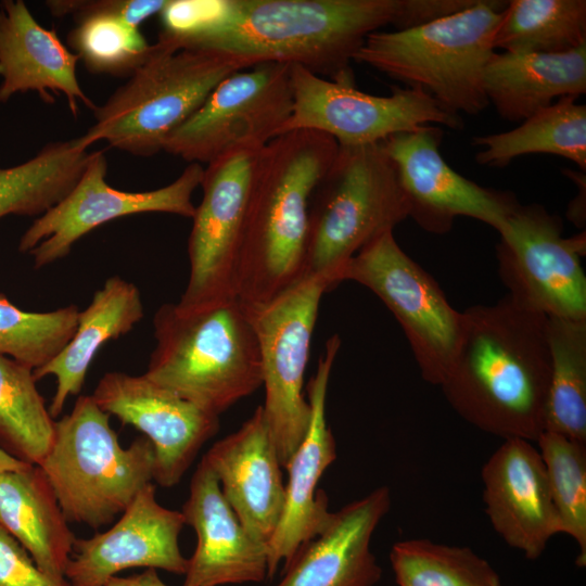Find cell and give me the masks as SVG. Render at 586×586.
Segmentation results:
<instances>
[{
	"label": "cell",
	"mask_w": 586,
	"mask_h": 586,
	"mask_svg": "<svg viewBox=\"0 0 586 586\" xmlns=\"http://www.w3.org/2000/svg\"><path fill=\"white\" fill-rule=\"evenodd\" d=\"M391 505L390 488L379 486L332 512L323 530L296 550L275 586H375L382 569L370 542Z\"/></svg>",
	"instance_id": "obj_23"
},
{
	"label": "cell",
	"mask_w": 586,
	"mask_h": 586,
	"mask_svg": "<svg viewBox=\"0 0 586 586\" xmlns=\"http://www.w3.org/2000/svg\"><path fill=\"white\" fill-rule=\"evenodd\" d=\"M388 557L398 586H504L469 547L411 538L395 543Z\"/></svg>",
	"instance_id": "obj_33"
},
{
	"label": "cell",
	"mask_w": 586,
	"mask_h": 586,
	"mask_svg": "<svg viewBox=\"0 0 586 586\" xmlns=\"http://www.w3.org/2000/svg\"><path fill=\"white\" fill-rule=\"evenodd\" d=\"M409 213L396 166L381 143L339 146L311 196L303 279L322 275L334 288L348 260Z\"/></svg>",
	"instance_id": "obj_8"
},
{
	"label": "cell",
	"mask_w": 586,
	"mask_h": 586,
	"mask_svg": "<svg viewBox=\"0 0 586 586\" xmlns=\"http://www.w3.org/2000/svg\"><path fill=\"white\" fill-rule=\"evenodd\" d=\"M563 533L578 546L576 564L586 565V443L544 431L536 441Z\"/></svg>",
	"instance_id": "obj_35"
},
{
	"label": "cell",
	"mask_w": 586,
	"mask_h": 586,
	"mask_svg": "<svg viewBox=\"0 0 586 586\" xmlns=\"http://www.w3.org/2000/svg\"><path fill=\"white\" fill-rule=\"evenodd\" d=\"M291 82L292 113L279 136L311 130L330 136L339 146H359L422 125L463 126L460 115L446 111L419 88L396 87L390 95H373L297 65L291 66Z\"/></svg>",
	"instance_id": "obj_14"
},
{
	"label": "cell",
	"mask_w": 586,
	"mask_h": 586,
	"mask_svg": "<svg viewBox=\"0 0 586 586\" xmlns=\"http://www.w3.org/2000/svg\"><path fill=\"white\" fill-rule=\"evenodd\" d=\"M202 459L244 528L267 545L282 514L285 483L262 405Z\"/></svg>",
	"instance_id": "obj_22"
},
{
	"label": "cell",
	"mask_w": 586,
	"mask_h": 586,
	"mask_svg": "<svg viewBox=\"0 0 586 586\" xmlns=\"http://www.w3.org/2000/svg\"><path fill=\"white\" fill-rule=\"evenodd\" d=\"M551 373L545 431L586 443V319L547 318Z\"/></svg>",
	"instance_id": "obj_30"
},
{
	"label": "cell",
	"mask_w": 586,
	"mask_h": 586,
	"mask_svg": "<svg viewBox=\"0 0 586 586\" xmlns=\"http://www.w3.org/2000/svg\"><path fill=\"white\" fill-rule=\"evenodd\" d=\"M156 486L146 484L109 530L74 542L64 577L72 586H105L130 568L164 570L184 575L188 559L179 546L181 511L156 500Z\"/></svg>",
	"instance_id": "obj_18"
},
{
	"label": "cell",
	"mask_w": 586,
	"mask_h": 586,
	"mask_svg": "<svg viewBox=\"0 0 586 586\" xmlns=\"http://www.w3.org/2000/svg\"><path fill=\"white\" fill-rule=\"evenodd\" d=\"M483 502L493 530L528 560L563 533L538 449L524 440H504L482 468Z\"/></svg>",
	"instance_id": "obj_20"
},
{
	"label": "cell",
	"mask_w": 586,
	"mask_h": 586,
	"mask_svg": "<svg viewBox=\"0 0 586 586\" xmlns=\"http://www.w3.org/2000/svg\"><path fill=\"white\" fill-rule=\"evenodd\" d=\"M291 66L260 63L221 80L167 138L165 152L206 165L239 148L266 146L292 113Z\"/></svg>",
	"instance_id": "obj_13"
},
{
	"label": "cell",
	"mask_w": 586,
	"mask_h": 586,
	"mask_svg": "<svg viewBox=\"0 0 586 586\" xmlns=\"http://www.w3.org/2000/svg\"><path fill=\"white\" fill-rule=\"evenodd\" d=\"M550 373L547 317L505 296L462 310L460 340L440 387L476 429L533 443L545 431Z\"/></svg>",
	"instance_id": "obj_2"
},
{
	"label": "cell",
	"mask_w": 586,
	"mask_h": 586,
	"mask_svg": "<svg viewBox=\"0 0 586 586\" xmlns=\"http://www.w3.org/2000/svg\"><path fill=\"white\" fill-rule=\"evenodd\" d=\"M105 586H168L158 576L155 569H145L142 573L130 576L111 577Z\"/></svg>",
	"instance_id": "obj_40"
},
{
	"label": "cell",
	"mask_w": 586,
	"mask_h": 586,
	"mask_svg": "<svg viewBox=\"0 0 586 586\" xmlns=\"http://www.w3.org/2000/svg\"><path fill=\"white\" fill-rule=\"evenodd\" d=\"M339 150L328 135L295 130L264 150L240 252L235 292L258 308L303 279L313 193Z\"/></svg>",
	"instance_id": "obj_3"
},
{
	"label": "cell",
	"mask_w": 586,
	"mask_h": 586,
	"mask_svg": "<svg viewBox=\"0 0 586 586\" xmlns=\"http://www.w3.org/2000/svg\"><path fill=\"white\" fill-rule=\"evenodd\" d=\"M585 171L583 170H572L565 169V174L570 179H572L578 186V193L576 198L572 200L568 209V217L572 224L576 225L578 228H584L585 226V190H586V177Z\"/></svg>",
	"instance_id": "obj_39"
},
{
	"label": "cell",
	"mask_w": 586,
	"mask_h": 586,
	"mask_svg": "<svg viewBox=\"0 0 586 586\" xmlns=\"http://www.w3.org/2000/svg\"><path fill=\"white\" fill-rule=\"evenodd\" d=\"M0 525L42 572L64 577L76 536L39 466L0 472Z\"/></svg>",
	"instance_id": "obj_27"
},
{
	"label": "cell",
	"mask_w": 586,
	"mask_h": 586,
	"mask_svg": "<svg viewBox=\"0 0 586 586\" xmlns=\"http://www.w3.org/2000/svg\"><path fill=\"white\" fill-rule=\"evenodd\" d=\"M506 5L507 1L473 0L417 26L374 31L354 61L423 90L450 113L479 114L489 105L483 76Z\"/></svg>",
	"instance_id": "obj_5"
},
{
	"label": "cell",
	"mask_w": 586,
	"mask_h": 586,
	"mask_svg": "<svg viewBox=\"0 0 586 586\" xmlns=\"http://www.w3.org/2000/svg\"><path fill=\"white\" fill-rule=\"evenodd\" d=\"M339 281H355L384 303L400 324L422 379L440 386L460 340L462 311L451 306L437 281L403 251L393 231L353 256Z\"/></svg>",
	"instance_id": "obj_9"
},
{
	"label": "cell",
	"mask_w": 586,
	"mask_h": 586,
	"mask_svg": "<svg viewBox=\"0 0 586 586\" xmlns=\"http://www.w3.org/2000/svg\"><path fill=\"white\" fill-rule=\"evenodd\" d=\"M562 230V219L543 205L519 204L498 231V273L518 307L586 319L585 231L564 238Z\"/></svg>",
	"instance_id": "obj_12"
},
{
	"label": "cell",
	"mask_w": 586,
	"mask_h": 586,
	"mask_svg": "<svg viewBox=\"0 0 586 586\" xmlns=\"http://www.w3.org/2000/svg\"><path fill=\"white\" fill-rule=\"evenodd\" d=\"M165 3L166 0H49L46 5L53 16L71 15L75 23L91 15L111 14L139 27L158 14Z\"/></svg>",
	"instance_id": "obj_37"
},
{
	"label": "cell",
	"mask_w": 586,
	"mask_h": 586,
	"mask_svg": "<svg viewBox=\"0 0 586 586\" xmlns=\"http://www.w3.org/2000/svg\"><path fill=\"white\" fill-rule=\"evenodd\" d=\"M98 406L146 437L154 450L153 481L177 485L199 450L219 429V417L208 413L144 374L106 372L91 395Z\"/></svg>",
	"instance_id": "obj_17"
},
{
	"label": "cell",
	"mask_w": 586,
	"mask_h": 586,
	"mask_svg": "<svg viewBox=\"0 0 586 586\" xmlns=\"http://www.w3.org/2000/svg\"><path fill=\"white\" fill-rule=\"evenodd\" d=\"M483 86L502 119L523 122L560 98L586 92V44L563 53L494 52Z\"/></svg>",
	"instance_id": "obj_25"
},
{
	"label": "cell",
	"mask_w": 586,
	"mask_h": 586,
	"mask_svg": "<svg viewBox=\"0 0 586 586\" xmlns=\"http://www.w3.org/2000/svg\"><path fill=\"white\" fill-rule=\"evenodd\" d=\"M457 0H167L162 40L176 49L217 51L251 66L297 65L356 85L351 63L367 37L456 12Z\"/></svg>",
	"instance_id": "obj_1"
},
{
	"label": "cell",
	"mask_w": 586,
	"mask_h": 586,
	"mask_svg": "<svg viewBox=\"0 0 586 586\" xmlns=\"http://www.w3.org/2000/svg\"><path fill=\"white\" fill-rule=\"evenodd\" d=\"M78 60L54 29L39 24L23 0L0 3L1 103L17 93L34 91L47 104L54 102L55 94H63L74 117L79 102L94 111L95 103L77 78Z\"/></svg>",
	"instance_id": "obj_24"
},
{
	"label": "cell",
	"mask_w": 586,
	"mask_h": 586,
	"mask_svg": "<svg viewBox=\"0 0 586 586\" xmlns=\"http://www.w3.org/2000/svg\"><path fill=\"white\" fill-rule=\"evenodd\" d=\"M203 170L201 164L190 163L178 178L165 187L127 192L106 182L104 152H90L74 188L27 228L20 239L18 251L29 253L35 268H42L66 257L80 238L116 218L142 213L192 218L195 212L192 194L201 183Z\"/></svg>",
	"instance_id": "obj_15"
},
{
	"label": "cell",
	"mask_w": 586,
	"mask_h": 586,
	"mask_svg": "<svg viewBox=\"0 0 586 586\" xmlns=\"http://www.w3.org/2000/svg\"><path fill=\"white\" fill-rule=\"evenodd\" d=\"M36 382L31 368L0 355V447L33 466L46 457L55 423Z\"/></svg>",
	"instance_id": "obj_32"
},
{
	"label": "cell",
	"mask_w": 586,
	"mask_h": 586,
	"mask_svg": "<svg viewBox=\"0 0 586 586\" xmlns=\"http://www.w3.org/2000/svg\"><path fill=\"white\" fill-rule=\"evenodd\" d=\"M153 327L144 375L202 410L219 417L262 386L258 339L237 297L194 311L164 304Z\"/></svg>",
	"instance_id": "obj_4"
},
{
	"label": "cell",
	"mask_w": 586,
	"mask_h": 586,
	"mask_svg": "<svg viewBox=\"0 0 586 586\" xmlns=\"http://www.w3.org/2000/svg\"><path fill=\"white\" fill-rule=\"evenodd\" d=\"M66 520L99 528L110 524L154 475L151 442L139 436L124 448L91 395L76 399L54 423L52 444L39 464Z\"/></svg>",
	"instance_id": "obj_7"
},
{
	"label": "cell",
	"mask_w": 586,
	"mask_h": 586,
	"mask_svg": "<svg viewBox=\"0 0 586 586\" xmlns=\"http://www.w3.org/2000/svg\"><path fill=\"white\" fill-rule=\"evenodd\" d=\"M181 513L198 539L182 586L260 583L268 577L267 545L241 524L203 459L192 475Z\"/></svg>",
	"instance_id": "obj_21"
},
{
	"label": "cell",
	"mask_w": 586,
	"mask_h": 586,
	"mask_svg": "<svg viewBox=\"0 0 586 586\" xmlns=\"http://www.w3.org/2000/svg\"><path fill=\"white\" fill-rule=\"evenodd\" d=\"M341 346L337 334L326 343L315 374L307 383L310 419L307 432L288 464V481L281 518L267 543L268 578L280 563L284 566L296 550L320 533L331 519L329 499L317 485L336 459V443L326 418V399L331 369Z\"/></svg>",
	"instance_id": "obj_19"
},
{
	"label": "cell",
	"mask_w": 586,
	"mask_h": 586,
	"mask_svg": "<svg viewBox=\"0 0 586 586\" xmlns=\"http://www.w3.org/2000/svg\"><path fill=\"white\" fill-rule=\"evenodd\" d=\"M0 586H72L42 572L26 549L0 525Z\"/></svg>",
	"instance_id": "obj_38"
},
{
	"label": "cell",
	"mask_w": 586,
	"mask_h": 586,
	"mask_svg": "<svg viewBox=\"0 0 586 586\" xmlns=\"http://www.w3.org/2000/svg\"><path fill=\"white\" fill-rule=\"evenodd\" d=\"M472 145L481 146L477 164L505 167L527 154H552L586 169V106L574 97H563L539 110L521 125L504 132L476 136Z\"/></svg>",
	"instance_id": "obj_28"
},
{
	"label": "cell",
	"mask_w": 586,
	"mask_h": 586,
	"mask_svg": "<svg viewBox=\"0 0 586 586\" xmlns=\"http://www.w3.org/2000/svg\"><path fill=\"white\" fill-rule=\"evenodd\" d=\"M27 466L28 463H25L14 458L0 447V472L8 470H18Z\"/></svg>",
	"instance_id": "obj_41"
},
{
	"label": "cell",
	"mask_w": 586,
	"mask_h": 586,
	"mask_svg": "<svg viewBox=\"0 0 586 586\" xmlns=\"http://www.w3.org/2000/svg\"><path fill=\"white\" fill-rule=\"evenodd\" d=\"M144 315L139 289L119 276L110 277L79 311L78 326L65 347L48 364L33 370L36 381L53 375L55 392L49 406L59 417L67 398L80 393L89 366L102 345L128 333Z\"/></svg>",
	"instance_id": "obj_26"
},
{
	"label": "cell",
	"mask_w": 586,
	"mask_h": 586,
	"mask_svg": "<svg viewBox=\"0 0 586 586\" xmlns=\"http://www.w3.org/2000/svg\"><path fill=\"white\" fill-rule=\"evenodd\" d=\"M81 137L47 143L26 162L0 167V219L41 216L74 188L90 152Z\"/></svg>",
	"instance_id": "obj_29"
},
{
	"label": "cell",
	"mask_w": 586,
	"mask_h": 586,
	"mask_svg": "<svg viewBox=\"0 0 586 586\" xmlns=\"http://www.w3.org/2000/svg\"><path fill=\"white\" fill-rule=\"evenodd\" d=\"M67 43L90 73L115 77H130L153 50L139 27L111 14L77 22Z\"/></svg>",
	"instance_id": "obj_36"
},
{
	"label": "cell",
	"mask_w": 586,
	"mask_h": 586,
	"mask_svg": "<svg viewBox=\"0 0 586 586\" xmlns=\"http://www.w3.org/2000/svg\"><path fill=\"white\" fill-rule=\"evenodd\" d=\"M586 44L585 0L507 1L494 49L515 53H563Z\"/></svg>",
	"instance_id": "obj_31"
},
{
	"label": "cell",
	"mask_w": 586,
	"mask_h": 586,
	"mask_svg": "<svg viewBox=\"0 0 586 586\" xmlns=\"http://www.w3.org/2000/svg\"><path fill=\"white\" fill-rule=\"evenodd\" d=\"M333 289L322 275L304 278L270 303L246 309L260 349L270 437L284 468L302 443L310 419L303 384L320 300Z\"/></svg>",
	"instance_id": "obj_11"
},
{
	"label": "cell",
	"mask_w": 586,
	"mask_h": 586,
	"mask_svg": "<svg viewBox=\"0 0 586 586\" xmlns=\"http://www.w3.org/2000/svg\"><path fill=\"white\" fill-rule=\"evenodd\" d=\"M249 67L232 54L176 49L157 40L127 82L94 109L95 122L81 138L88 146L105 140L124 152L152 156L221 80Z\"/></svg>",
	"instance_id": "obj_6"
},
{
	"label": "cell",
	"mask_w": 586,
	"mask_h": 586,
	"mask_svg": "<svg viewBox=\"0 0 586 586\" xmlns=\"http://www.w3.org/2000/svg\"><path fill=\"white\" fill-rule=\"evenodd\" d=\"M79 309L69 305L51 311H26L0 294V355L33 370L53 359L71 341Z\"/></svg>",
	"instance_id": "obj_34"
},
{
	"label": "cell",
	"mask_w": 586,
	"mask_h": 586,
	"mask_svg": "<svg viewBox=\"0 0 586 586\" xmlns=\"http://www.w3.org/2000/svg\"><path fill=\"white\" fill-rule=\"evenodd\" d=\"M265 146L239 148L208 163L188 239L190 273L176 306L194 311L237 297L241 246Z\"/></svg>",
	"instance_id": "obj_10"
},
{
	"label": "cell",
	"mask_w": 586,
	"mask_h": 586,
	"mask_svg": "<svg viewBox=\"0 0 586 586\" xmlns=\"http://www.w3.org/2000/svg\"><path fill=\"white\" fill-rule=\"evenodd\" d=\"M442 138L440 126L422 125L380 142L396 166L409 217L435 234L450 231L459 216L498 232L519 201L511 192L482 187L453 169L440 152Z\"/></svg>",
	"instance_id": "obj_16"
}]
</instances>
